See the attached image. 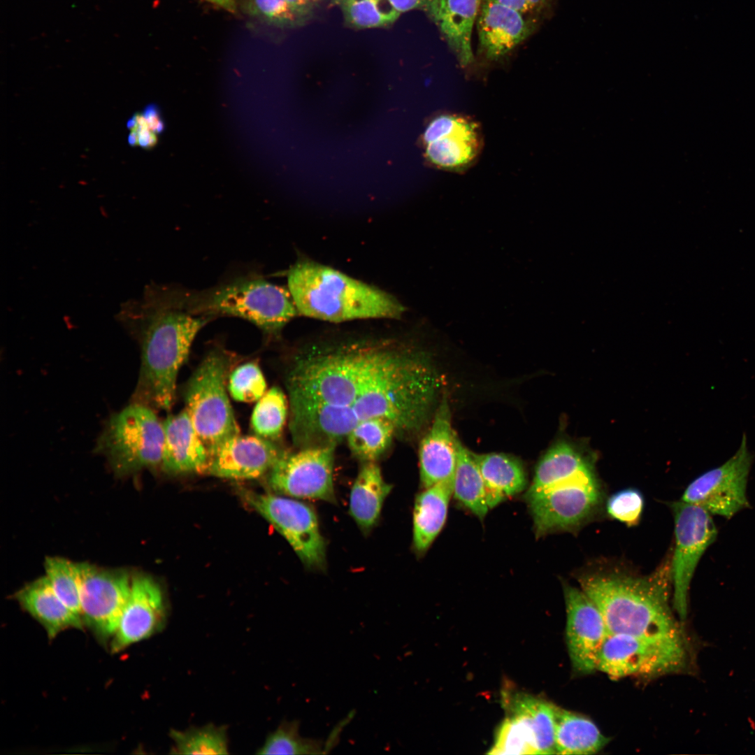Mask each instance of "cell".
<instances>
[{"mask_svg": "<svg viewBox=\"0 0 755 755\" xmlns=\"http://www.w3.org/2000/svg\"><path fill=\"white\" fill-rule=\"evenodd\" d=\"M592 469H594L592 460L580 449L569 442H556L538 462L533 481L525 493L524 498Z\"/></svg>", "mask_w": 755, "mask_h": 755, "instance_id": "obj_27", "label": "cell"}, {"mask_svg": "<svg viewBox=\"0 0 755 755\" xmlns=\"http://www.w3.org/2000/svg\"><path fill=\"white\" fill-rule=\"evenodd\" d=\"M453 495V482H443L424 488L415 501L413 547L422 555L443 528Z\"/></svg>", "mask_w": 755, "mask_h": 755, "instance_id": "obj_24", "label": "cell"}, {"mask_svg": "<svg viewBox=\"0 0 755 755\" xmlns=\"http://www.w3.org/2000/svg\"><path fill=\"white\" fill-rule=\"evenodd\" d=\"M227 358L223 352H210L192 375L185 389V409L208 452L240 434L226 387Z\"/></svg>", "mask_w": 755, "mask_h": 755, "instance_id": "obj_7", "label": "cell"}, {"mask_svg": "<svg viewBox=\"0 0 755 755\" xmlns=\"http://www.w3.org/2000/svg\"><path fill=\"white\" fill-rule=\"evenodd\" d=\"M324 753L322 742L302 737L296 721L282 723L267 737L258 754H318Z\"/></svg>", "mask_w": 755, "mask_h": 755, "instance_id": "obj_36", "label": "cell"}, {"mask_svg": "<svg viewBox=\"0 0 755 755\" xmlns=\"http://www.w3.org/2000/svg\"><path fill=\"white\" fill-rule=\"evenodd\" d=\"M689 661L686 640L609 633L599 652L597 670L615 679L656 677L682 671Z\"/></svg>", "mask_w": 755, "mask_h": 755, "instance_id": "obj_8", "label": "cell"}, {"mask_svg": "<svg viewBox=\"0 0 755 755\" xmlns=\"http://www.w3.org/2000/svg\"><path fill=\"white\" fill-rule=\"evenodd\" d=\"M44 567L45 575L55 593L73 613L82 619L78 563L62 557L50 556L45 559Z\"/></svg>", "mask_w": 755, "mask_h": 755, "instance_id": "obj_35", "label": "cell"}, {"mask_svg": "<svg viewBox=\"0 0 755 755\" xmlns=\"http://www.w3.org/2000/svg\"><path fill=\"white\" fill-rule=\"evenodd\" d=\"M127 125L130 130L128 136L130 145L150 148L156 145L157 134L152 131L143 113H135Z\"/></svg>", "mask_w": 755, "mask_h": 755, "instance_id": "obj_40", "label": "cell"}, {"mask_svg": "<svg viewBox=\"0 0 755 755\" xmlns=\"http://www.w3.org/2000/svg\"><path fill=\"white\" fill-rule=\"evenodd\" d=\"M609 740L590 719L555 705L556 754H594Z\"/></svg>", "mask_w": 755, "mask_h": 755, "instance_id": "obj_28", "label": "cell"}, {"mask_svg": "<svg viewBox=\"0 0 755 755\" xmlns=\"http://www.w3.org/2000/svg\"><path fill=\"white\" fill-rule=\"evenodd\" d=\"M143 294L159 305L193 315L244 319L268 334L278 333L298 314L288 289L258 276H241L201 291L151 285Z\"/></svg>", "mask_w": 755, "mask_h": 755, "instance_id": "obj_4", "label": "cell"}, {"mask_svg": "<svg viewBox=\"0 0 755 755\" xmlns=\"http://www.w3.org/2000/svg\"><path fill=\"white\" fill-rule=\"evenodd\" d=\"M400 14L412 10H421L430 17L438 0H389Z\"/></svg>", "mask_w": 755, "mask_h": 755, "instance_id": "obj_42", "label": "cell"}, {"mask_svg": "<svg viewBox=\"0 0 755 755\" xmlns=\"http://www.w3.org/2000/svg\"><path fill=\"white\" fill-rule=\"evenodd\" d=\"M243 499L286 539L309 568L321 569L326 562V542L317 514L308 505L277 494L240 489Z\"/></svg>", "mask_w": 755, "mask_h": 755, "instance_id": "obj_10", "label": "cell"}, {"mask_svg": "<svg viewBox=\"0 0 755 755\" xmlns=\"http://www.w3.org/2000/svg\"><path fill=\"white\" fill-rule=\"evenodd\" d=\"M391 489L375 462L364 463L352 485L349 504V512L363 532L370 531L378 522Z\"/></svg>", "mask_w": 755, "mask_h": 755, "instance_id": "obj_25", "label": "cell"}, {"mask_svg": "<svg viewBox=\"0 0 755 755\" xmlns=\"http://www.w3.org/2000/svg\"><path fill=\"white\" fill-rule=\"evenodd\" d=\"M473 455L484 480L489 509L526 488L527 475L519 459L504 453Z\"/></svg>", "mask_w": 755, "mask_h": 755, "instance_id": "obj_26", "label": "cell"}, {"mask_svg": "<svg viewBox=\"0 0 755 755\" xmlns=\"http://www.w3.org/2000/svg\"><path fill=\"white\" fill-rule=\"evenodd\" d=\"M752 461L744 434L734 455L692 481L681 500L700 506L710 515L731 518L749 505L747 484Z\"/></svg>", "mask_w": 755, "mask_h": 755, "instance_id": "obj_14", "label": "cell"}, {"mask_svg": "<svg viewBox=\"0 0 755 755\" xmlns=\"http://www.w3.org/2000/svg\"><path fill=\"white\" fill-rule=\"evenodd\" d=\"M398 436L394 424L385 417H373L360 422L347 435L352 454L364 462H375Z\"/></svg>", "mask_w": 755, "mask_h": 755, "instance_id": "obj_30", "label": "cell"}, {"mask_svg": "<svg viewBox=\"0 0 755 755\" xmlns=\"http://www.w3.org/2000/svg\"><path fill=\"white\" fill-rule=\"evenodd\" d=\"M286 376L299 448L336 445L360 422L385 417L398 436L427 422L440 380L426 352L394 338L346 340L296 354Z\"/></svg>", "mask_w": 755, "mask_h": 755, "instance_id": "obj_1", "label": "cell"}, {"mask_svg": "<svg viewBox=\"0 0 755 755\" xmlns=\"http://www.w3.org/2000/svg\"><path fill=\"white\" fill-rule=\"evenodd\" d=\"M287 284L298 313L314 319H399L405 312L387 292L307 259L292 266Z\"/></svg>", "mask_w": 755, "mask_h": 755, "instance_id": "obj_5", "label": "cell"}, {"mask_svg": "<svg viewBox=\"0 0 755 755\" xmlns=\"http://www.w3.org/2000/svg\"><path fill=\"white\" fill-rule=\"evenodd\" d=\"M284 452L272 440L238 434L208 452L203 473L232 480L258 478L268 474Z\"/></svg>", "mask_w": 755, "mask_h": 755, "instance_id": "obj_18", "label": "cell"}, {"mask_svg": "<svg viewBox=\"0 0 755 755\" xmlns=\"http://www.w3.org/2000/svg\"><path fill=\"white\" fill-rule=\"evenodd\" d=\"M166 610L160 586L145 575L131 576L129 594L118 627L112 638L111 652L118 653L162 630Z\"/></svg>", "mask_w": 755, "mask_h": 755, "instance_id": "obj_16", "label": "cell"}, {"mask_svg": "<svg viewBox=\"0 0 755 755\" xmlns=\"http://www.w3.org/2000/svg\"><path fill=\"white\" fill-rule=\"evenodd\" d=\"M426 156L436 166L459 171L475 161L481 150L475 122L456 114H442L426 127L423 136Z\"/></svg>", "mask_w": 755, "mask_h": 755, "instance_id": "obj_17", "label": "cell"}, {"mask_svg": "<svg viewBox=\"0 0 755 755\" xmlns=\"http://www.w3.org/2000/svg\"><path fill=\"white\" fill-rule=\"evenodd\" d=\"M482 0H438L429 17L438 27L459 64L473 62L471 35Z\"/></svg>", "mask_w": 755, "mask_h": 755, "instance_id": "obj_23", "label": "cell"}, {"mask_svg": "<svg viewBox=\"0 0 755 755\" xmlns=\"http://www.w3.org/2000/svg\"><path fill=\"white\" fill-rule=\"evenodd\" d=\"M510 7L522 15H534L542 14L552 6L554 0H497Z\"/></svg>", "mask_w": 755, "mask_h": 755, "instance_id": "obj_41", "label": "cell"}, {"mask_svg": "<svg viewBox=\"0 0 755 755\" xmlns=\"http://www.w3.org/2000/svg\"><path fill=\"white\" fill-rule=\"evenodd\" d=\"M644 507V498L635 489H626L612 494L607 501V514L627 526L637 525Z\"/></svg>", "mask_w": 755, "mask_h": 755, "instance_id": "obj_38", "label": "cell"}, {"mask_svg": "<svg viewBox=\"0 0 755 755\" xmlns=\"http://www.w3.org/2000/svg\"><path fill=\"white\" fill-rule=\"evenodd\" d=\"M335 445L284 452L268 472L271 489L279 495L336 503L333 485Z\"/></svg>", "mask_w": 755, "mask_h": 755, "instance_id": "obj_12", "label": "cell"}, {"mask_svg": "<svg viewBox=\"0 0 755 755\" xmlns=\"http://www.w3.org/2000/svg\"><path fill=\"white\" fill-rule=\"evenodd\" d=\"M172 753L175 754H228L226 728L213 724L189 728L185 731L172 730Z\"/></svg>", "mask_w": 755, "mask_h": 755, "instance_id": "obj_32", "label": "cell"}, {"mask_svg": "<svg viewBox=\"0 0 755 755\" xmlns=\"http://www.w3.org/2000/svg\"><path fill=\"white\" fill-rule=\"evenodd\" d=\"M566 636L573 668L582 673L597 670L602 645L609 634L601 612L581 589L563 584Z\"/></svg>", "mask_w": 755, "mask_h": 755, "instance_id": "obj_15", "label": "cell"}, {"mask_svg": "<svg viewBox=\"0 0 755 755\" xmlns=\"http://www.w3.org/2000/svg\"><path fill=\"white\" fill-rule=\"evenodd\" d=\"M338 7L345 22L357 29L384 27L400 16L389 0H331Z\"/></svg>", "mask_w": 755, "mask_h": 755, "instance_id": "obj_34", "label": "cell"}, {"mask_svg": "<svg viewBox=\"0 0 755 755\" xmlns=\"http://www.w3.org/2000/svg\"><path fill=\"white\" fill-rule=\"evenodd\" d=\"M251 13L278 26H292L302 21L286 0H247Z\"/></svg>", "mask_w": 755, "mask_h": 755, "instance_id": "obj_39", "label": "cell"}, {"mask_svg": "<svg viewBox=\"0 0 755 755\" xmlns=\"http://www.w3.org/2000/svg\"><path fill=\"white\" fill-rule=\"evenodd\" d=\"M117 317L137 333L141 342V366L134 403L169 410L179 371L192 343L214 317L167 308L144 294L123 303Z\"/></svg>", "mask_w": 755, "mask_h": 755, "instance_id": "obj_2", "label": "cell"}, {"mask_svg": "<svg viewBox=\"0 0 755 755\" xmlns=\"http://www.w3.org/2000/svg\"><path fill=\"white\" fill-rule=\"evenodd\" d=\"M578 582L601 612L609 633L686 640L670 605V561L648 575L599 569L580 574Z\"/></svg>", "mask_w": 755, "mask_h": 755, "instance_id": "obj_3", "label": "cell"}, {"mask_svg": "<svg viewBox=\"0 0 755 755\" xmlns=\"http://www.w3.org/2000/svg\"><path fill=\"white\" fill-rule=\"evenodd\" d=\"M228 390L237 401H257L266 391V380L259 366L248 362L237 367L229 375Z\"/></svg>", "mask_w": 755, "mask_h": 755, "instance_id": "obj_37", "label": "cell"}, {"mask_svg": "<svg viewBox=\"0 0 755 755\" xmlns=\"http://www.w3.org/2000/svg\"><path fill=\"white\" fill-rule=\"evenodd\" d=\"M457 438L452 426L447 395L443 393L431 427L419 444V477L424 489L439 482H453L457 461Z\"/></svg>", "mask_w": 755, "mask_h": 755, "instance_id": "obj_19", "label": "cell"}, {"mask_svg": "<svg viewBox=\"0 0 755 755\" xmlns=\"http://www.w3.org/2000/svg\"><path fill=\"white\" fill-rule=\"evenodd\" d=\"M295 14L303 21L309 17L323 0H286Z\"/></svg>", "mask_w": 755, "mask_h": 755, "instance_id": "obj_43", "label": "cell"}, {"mask_svg": "<svg viewBox=\"0 0 755 755\" xmlns=\"http://www.w3.org/2000/svg\"><path fill=\"white\" fill-rule=\"evenodd\" d=\"M15 599L43 627L50 639L66 629L84 626L82 619L57 596L45 575L20 589Z\"/></svg>", "mask_w": 755, "mask_h": 755, "instance_id": "obj_22", "label": "cell"}, {"mask_svg": "<svg viewBox=\"0 0 755 755\" xmlns=\"http://www.w3.org/2000/svg\"><path fill=\"white\" fill-rule=\"evenodd\" d=\"M163 422L164 440L161 466L169 473H203L208 451L185 409Z\"/></svg>", "mask_w": 755, "mask_h": 755, "instance_id": "obj_21", "label": "cell"}, {"mask_svg": "<svg viewBox=\"0 0 755 755\" xmlns=\"http://www.w3.org/2000/svg\"><path fill=\"white\" fill-rule=\"evenodd\" d=\"M477 17L478 52L489 60L508 54L535 28L533 21L497 0H482Z\"/></svg>", "mask_w": 755, "mask_h": 755, "instance_id": "obj_20", "label": "cell"}, {"mask_svg": "<svg viewBox=\"0 0 755 755\" xmlns=\"http://www.w3.org/2000/svg\"><path fill=\"white\" fill-rule=\"evenodd\" d=\"M143 114L153 131H154L156 134H158L163 130V123L159 118L157 108L155 106H147L145 108Z\"/></svg>", "mask_w": 755, "mask_h": 755, "instance_id": "obj_44", "label": "cell"}, {"mask_svg": "<svg viewBox=\"0 0 755 755\" xmlns=\"http://www.w3.org/2000/svg\"><path fill=\"white\" fill-rule=\"evenodd\" d=\"M289 401L285 393L273 387L257 401L251 417L257 436L273 440L280 437L285 424Z\"/></svg>", "mask_w": 755, "mask_h": 755, "instance_id": "obj_33", "label": "cell"}, {"mask_svg": "<svg viewBox=\"0 0 755 755\" xmlns=\"http://www.w3.org/2000/svg\"><path fill=\"white\" fill-rule=\"evenodd\" d=\"M80 575L81 617L101 642H110L128 598L131 576L126 571L109 570L78 563Z\"/></svg>", "mask_w": 755, "mask_h": 755, "instance_id": "obj_13", "label": "cell"}, {"mask_svg": "<svg viewBox=\"0 0 755 755\" xmlns=\"http://www.w3.org/2000/svg\"><path fill=\"white\" fill-rule=\"evenodd\" d=\"M164 440L163 422L153 409L133 403L110 418L96 447L123 476L161 466Z\"/></svg>", "mask_w": 755, "mask_h": 755, "instance_id": "obj_6", "label": "cell"}, {"mask_svg": "<svg viewBox=\"0 0 755 755\" xmlns=\"http://www.w3.org/2000/svg\"><path fill=\"white\" fill-rule=\"evenodd\" d=\"M604 492L590 470L561 481L525 498L537 537L557 531H573L596 515L603 503Z\"/></svg>", "mask_w": 755, "mask_h": 755, "instance_id": "obj_9", "label": "cell"}, {"mask_svg": "<svg viewBox=\"0 0 755 755\" xmlns=\"http://www.w3.org/2000/svg\"><path fill=\"white\" fill-rule=\"evenodd\" d=\"M457 461L453 480V496L482 520L489 510L486 488L473 452L456 440Z\"/></svg>", "mask_w": 755, "mask_h": 755, "instance_id": "obj_29", "label": "cell"}, {"mask_svg": "<svg viewBox=\"0 0 755 755\" xmlns=\"http://www.w3.org/2000/svg\"><path fill=\"white\" fill-rule=\"evenodd\" d=\"M675 523V549L670 560L673 607L681 622L688 613L690 584L702 556L715 540L717 530L711 515L682 500L671 505Z\"/></svg>", "mask_w": 755, "mask_h": 755, "instance_id": "obj_11", "label": "cell"}, {"mask_svg": "<svg viewBox=\"0 0 755 755\" xmlns=\"http://www.w3.org/2000/svg\"><path fill=\"white\" fill-rule=\"evenodd\" d=\"M490 754H540L538 734L531 718L512 710L498 728Z\"/></svg>", "mask_w": 755, "mask_h": 755, "instance_id": "obj_31", "label": "cell"}, {"mask_svg": "<svg viewBox=\"0 0 755 755\" xmlns=\"http://www.w3.org/2000/svg\"><path fill=\"white\" fill-rule=\"evenodd\" d=\"M205 1H209V2H210V3H213V4H215V5L218 6L225 9L227 11L232 12V13L236 11V4H235V1L234 0H205Z\"/></svg>", "mask_w": 755, "mask_h": 755, "instance_id": "obj_45", "label": "cell"}]
</instances>
